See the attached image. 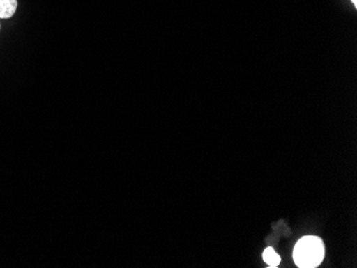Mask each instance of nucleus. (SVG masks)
Instances as JSON below:
<instances>
[{
	"mask_svg": "<svg viewBox=\"0 0 357 268\" xmlns=\"http://www.w3.org/2000/svg\"><path fill=\"white\" fill-rule=\"evenodd\" d=\"M324 245L317 236H305L294 247V259L298 267L314 268L320 265L324 258Z\"/></svg>",
	"mask_w": 357,
	"mask_h": 268,
	"instance_id": "obj_1",
	"label": "nucleus"
},
{
	"mask_svg": "<svg viewBox=\"0 0 357 268\" xmlns=\"http://www.w3.org/2000/svg\"><path fill=\"white\" fill-rule=\"evenodd\" d=\"M19 7L17 0H0V19H11Z\"/></svg>",
	"mask_w": 357,
	"mask_h": 268,
	"instance_id": "obj_2",
	"label": "nucleus"
},
{
	"mask_svg": "<svg viewBox=\"0 0 357 268\" xmlns=\"http://www.w3.org/2000/svg\"><path fill=\"white\" fill-rule=\"evenodd\" d=\"M264 260L270 267H278L280 263V257L273 248H266L264 252Z\"/></svg>",
	"mask_w": 357,
	"mask_h": 268,
	"instance_id": "obj_3",
	"label": "nucleus"
},
{
	"mask_svg": "<svg viewBox=\"0 0 357 268\" xmlns=\"http://www.w3.org/2000/svg\"><path fill=\"white\" fill-rule=\"evenodd\" d=\"M352 3H354L355 7H356V6H357L356 0H352Z\"/></svg>",
	"mask_w": 357,
	"mask_h": 268,
	"instance_id": "obj_4",
	"label": "nucleus"
},
{
	"mask_svg": "<svg viewBox=\"0 0 357 268\" xmlns=\"http://www.w3.org/2000/svg\"><path fill=\"white\" fill-rule=\"evenodd\" d=\"M0 30H1V25H0Z\"/></svg>",
	"mask_w": 357,
	"mask_h": 268,
	"instance_id": "obj_5",
	"label": "nucleus"
}]
</instances>
